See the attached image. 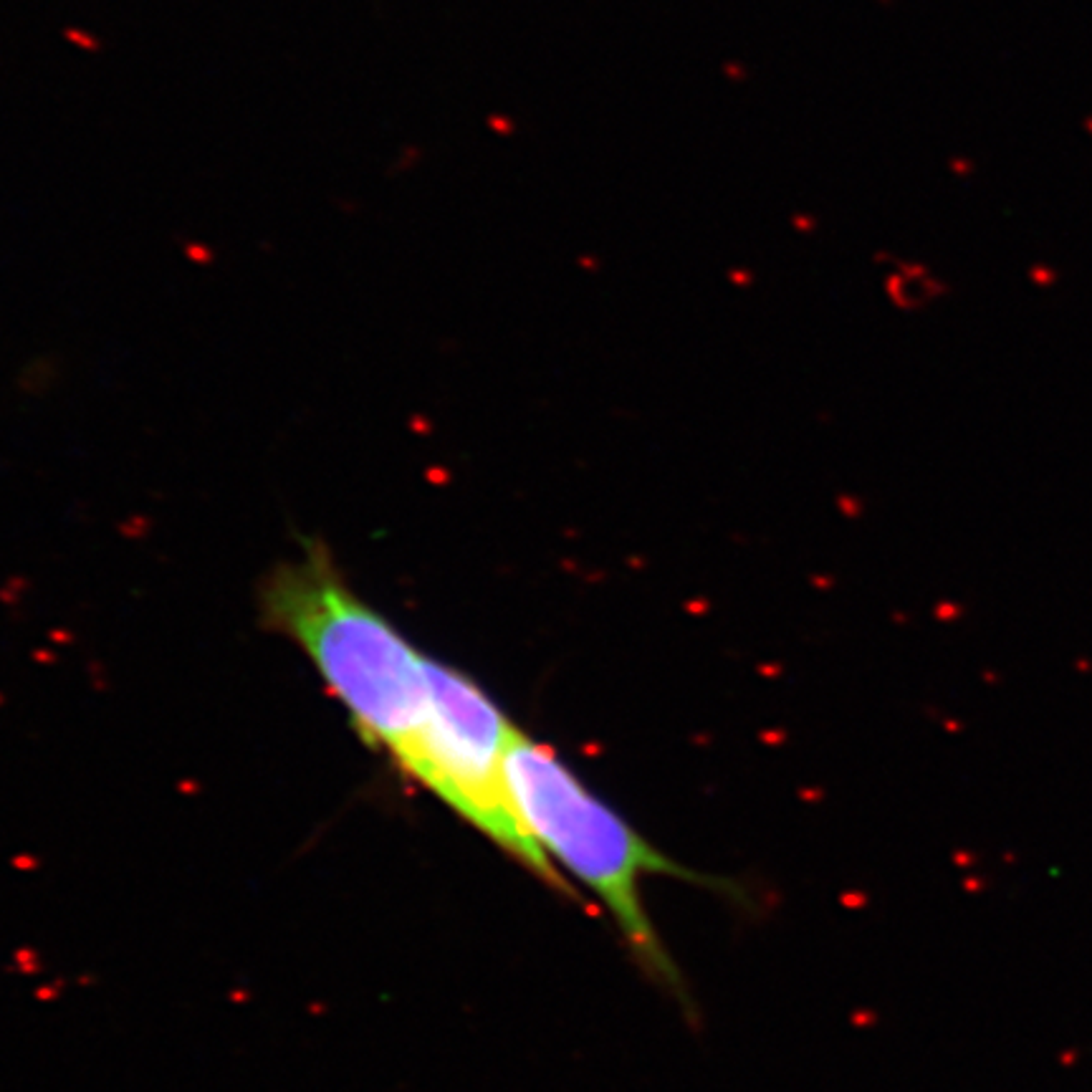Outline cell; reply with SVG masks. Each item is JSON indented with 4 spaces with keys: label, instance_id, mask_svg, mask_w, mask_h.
I'll return each mask as SVG.
<instances>
[{
    "label": "cell",
    "instance_id": "cell-1",
    "mask_svg": "<svg viewBox=\"0 0 1092 1092\" xmlns=\"http://www.w3.org/2000/svg\"><path fill=\"white\" fill-rule=\"evenodd\" d=\"M506 791L523 832L554 865H564L602 898L637 961L660 981L677 984V971L642 908L640 878L693 875L645 842L552 749L518 729L506 749Z\"/></svg>",
    "mask_w": 1092,
    "mask_h": 1092
},
{
    "label": "cell",
    "instance_id": "cell-2",
    "mask_svg": "<svg viewBox=\"0 0 1092 1092\" xmlns=\"http://www.w3.org/2000/svg\"><path fill=\"white\" fill-rule=\"evenodd\" d=\"M513 731L468 675L428 655L425 713L397 764L531 873L564 890V878L523 832L508 801L506 749Z\"/></svg>",
    "mask_w": 1092,
    "mask_h": 1092
}]
</instances>
